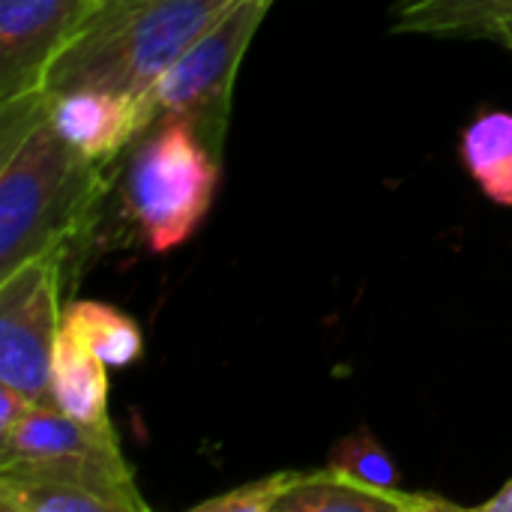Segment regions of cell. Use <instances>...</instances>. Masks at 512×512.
<instances>
[{
    "label": "cell",
    "instance_id": "cell-3",
    "mask_svg": "<svg viewBox=\"0 0 512 512\" xmlns=\"http://www.w3.org/2000/svg\"><path fill=\"white\" fill-rule=\"evenodd\" d=\"M219 186L216 153L186 120H162L135 147L126 210L150 252L183 246L210 213Z\"/></svg>",
    "mask_w": 512,
    "mask_h": 512
},
{
    "label": "cell",
    "instance_id": "cell-16",
    "mask_svg": "<svg viewBox=\"0 0 512 512\" xmlns=\"http://www.w3.org/2000/svg\"><path fill=\"white\" fill-rule=\"evenodd\" d=\"M291 477H294V471H279L264 480L228 489L225 495L195 504V512H276Z\"/></svg>",
    "mask_w": 512,
    "mask_h": 512
},
{
    "label": "cell",
    "instance_id": "cell-1",
    "mask_svg": "<svg viewBox=\"0 0 512 512\" xmlns=\"http://www.w3.org/2000/svg\"><path fill=\"white\" fill-rule=\"evenodd\" d=\"M45 93L0 105V279L51 249H72L105 180L48 120Z\"/></svg>",
    "mask_w": 512,
    "mask_h": 512
},
{
    "label": "cell",
    "instance_id": "cell-12",
    "mask_svg": "<svg viewBox=\"0 0 512 512\" xmlns=\"http://www.w3.org/2000/svg\"><path fill=\"white\" fill-rule=\"evenodd\" d=\"M462 159L489 201L512 207V114L477 117L462 138Z\"/></svg>",
    "mask_w": 512,
    "mask_h": 512
},
{
    "label": "cell",
    "instance_id": "cell-14",
    "mask_svg": "<svg viewBox=\"0 0 512 512\" xmlns=\"http://www.w3.org/2000/svg\"><path fill=\"white\" fill-rule=\"evenodd\" d=\"M0 507L6 512H120L99 492L21 474H0Z\"/></svg>",
    "mask_w": 512,
    "mask_h": 512
},
{
    "label": "cell",
    "instance_id": "cell-18",
    "mask_svg": "<svg viewBox=\"0 0 512 512\" xmlns=\"http://www.w3.org/2000/svg\"><path fill=\"white\" fill-rule=\"evenodd\" d=\"M480 510H489V512H512V480L495 495V498H489Z\"/></svg>",
    "mask_w": 512,
    "mask_h": 512
},
{
    "label": "cell",
    "instance_id": "cell-10",
    "mask_svg": "<svg viewBox=\"0 0 512 512\" xmlns=\"http://www.w3.org/2000/svg\"><path fill=\"white\" fill-rule=\"evenodd\" d=\"M51 396L60 411L81 423L114 426L108 414V366L66 324L51 357Z\"/></svg>",
    "mask_w": 512,
    "mask_h": 512
},
{
    "label": "cell",
    "instance_id": "cell-17",
    "mask_svg": "<svg viewBox=\"0 0 512 512\" xmlns=\"http://www.w3.org/2000/svg\"><path fill=\"white\" fill-rule=\"evenodd\" d=\"M33 408H36L33 399H27L24 393H18V390L0 384V432H6V429H12L15 423H21Z\"/></svg>",
    "mask_w": 512,
    "mask_h": 512
},
{
    "label": "cell",
    "instance_id": "cell-6",
    "mask_svg": "<svg viewBox=\"0 0 512 512\" xmlns=\"http://www.w3.org/2000/svg\"><path fill=\"white\" fill-rule=\"evenodd\" d=\"M93 0H0V105L42 93L45 72Z\"/></svg>",
    "mask_w": 512,
    "mask_h": 512
},
{
    "label": "cell",
    "instance_id": "cell-8",
    "mask_svg": "<svg viewBox=\"0 0 512 512\" xmlns=\"http://www.w3.org/2000/svg\"><path fill=\"white\" fill-rule=\"evenodd\" d=\"M453 510L435 495H414L408 489H381L342 474L330 465L318 471H294L276 512H435Z\"/></svg>",
    "mask_w": 512,
    "mask_h": 512
},
{
    "label": "cell",
    "instance_id": "cell-13",
    "mask_svg": "<svg viewBox=\"0 0 512 512\" xmlns=\"http://www.w3.org/2000/svg\"><path fill=\"white\" fill-rule=\"evenodd\" d=\"M63 324L78 333L108 369H126L144 354V336L138 324L117 306L75 300L63 309Z\"/></svg>",
    "mask_w": 512,
    "mask_h": 512
},
{
    "label": "cell",
    "instance_id": "cell-4",
    "mask_svg": "<svg viewBox=\"0 0 512 512\" xmlns=\"http://www.w3.org/2000/svg\"><path fill=\"white\" fill-rule=\"evenodd\" d=\"M273 3L276 0H237L144 96H138L144 135L162 120H186L219 156L243 54Z\"/></svg>",
    "mask_w": 512,
    "mask_h": 512
},
{
    "label": "cell",
    "instance_id": "cell-11",
    "mask_svg": "<svg viewBox=\"0 0 512 512\" xmlns=\"http://www.w3.org/2000/svg\"><path fill=\"white\" fill-rule=\"evenodd\" d=\"M510 18L512 0H402L393 27L402 33L495 39Z\"/></svg>",
    "mask_w": 512,
    "mask_h": 512
},
{
    "label": "cell",
    "instance_id": "cell-7",
    "mask_svg": "<svg viewBox=\"0 0 512 512\" xmlns=\"http://www.w3.org/2000/svg\"><path fill=\"white\" fill-rule=\"evenodd\" d=\"M51 126L90 162L108 165L120 150L144 138L138 99L111 90H69L45 96Z\"/></svg>",
    "mask_w": 512,
    "mask_h": 512
},
{
    "label": "cell",
    "instance_id": "cell-2",
    "mask_svg": "<svg viewBox=\"0 0 512 512\" xmlns=\"http://www.w3.org/2000/svg\"><path fill=\"white\" fill-rule=\"evenodd\" d=\"M237 0H93L51 60L42 93L111 90L144 96Z\"/></svg>",
    "mask_w": 512,
    "mask_h": 512
},
{
    "label": "cell",
    "instance_id": "cell-5",
    "mask_svg": "<svg viewBox=\"0 0 512 512\" xmlns=\"http://www.w3.org/2000/svg\"><path fill=\"white\" fill-rule=\"evenodd\" d=\"M72 249H51L0 279V384L54 405L51 357L63 327L60 285Z\"/></svg>",
    "mask_w": 512,
    "mask_h": 512
},
{
    "label": "cell",
    "instance_id": "cell-15",
    "mask_svg": "<svg viewBox=\"0 0 512 512\" xmlns=\"http://www.w3.org/2000/svg\"><path fill=\"white\" fill-rule=\"evenodd\" d=\"M327 465L381 489H396V492L402 489V477L393 456L378 444V438L369 429H357L348 438H342L333 447Z\"/></svg>",
    "mask_w": 512,
    "mask_h": 512
},
{
    "label": "cell",
    "instance_id": "cell-9",
    "mask_svg": "<svg viewBox=\"0 0 512 512\" xmlns=\"http://www.w3.org/2000/svg\"><path fill=\"white\" fill-rule=\"evenodd\" d=\"M72 453H120L114 426H90L57 405H36L21 423L0 432V462Z\"/></svg>",
    "mask_w": 512,
    "mask_h": 512
}]
</instances>
